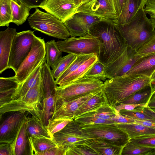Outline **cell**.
I'll return each instance as SVG.
<instances>
[{
  "mask_svg": "<svg viewBox=\"0 0 155 155\" xmlns=\"http://www.w3.org/2000/svg\"><path fill=\"white\" fill-rule=\"evenodd\" d=\"M146 0H126L121 13L113 21L118 25L128 23L144 4Z\"/></svg>",
  "mask_w": 155,
  "mask_h": 155,
  "instance_id": "obj_22",
  "label": "cell"
},
{
  "mask_svg": "<svg viewBox=\"0 0 155 155\" xmlns=\"http://www.w3.org/2000/svg\"><path fill=\"white\" fill-rule=\"evenodd\" d=\"M28 113L13 111L0 115V143H12Z\"/></svg>",
  "mask_w": 155,
  "mask_h": 155,
  "instance_id": "obj_12",
  "label": "cell"
},
{
  "mask_svg": "<svg viewBox=\"0 0 155 155\" xmlns=\"http://www.w3.org/2000/svg\"><path fill=\"white\" fill-rule=\"evenodd\" d=\"M106 19L83 12H76L64 23L71 36L81 37L88 34L91 26L99 21Z\"/></svg>",
  "mask_w": 155,
  "mask_h": 155,
  "instance_id": "obj_15",
  "label": "cell"
},
{
  "mask_svg": "<svg viewBox=\"0 0 155 155\" xmlns=\"http://www.w3.org/2000/svg\"><path fill=\"white\" fill-rule=\"evenodd\" d=\"M96 92L69 100H56L51 119L63 118L74 120L76 110Z\"/></svg>",
  "mask_w": 155,
  "mask_h": 155,
  "instance_id": "obj_17",
  "label": "cell"
},
{
  "mask_svg": "<svg viewBox=\"0 0 155 155\" xmlns=\"http://www.w3.org/2000/svg\"><path fill=\"white\" fill-rule=\"evenodd\" d=\"M15 90L14 88L0 91V105L11 100L12 96Z\"/></svg>",
  "mask_w": 155,
  "mask_h": 155,
  "instance_id": "obj_48",
  "label": "cell"
},
{
  "mask_svg": "<svg viewBox=\"0 0 155 155\" xmlns=\"http://www.w3.org/2000/svg\"><path fill=\"white\" fill-rule=\"evenodd\" d=\"M139 107L132 110H122L120 113L124 116L130 117L133 119L146 120L155 123V119L151 116L142 111L141 108Z\"/></svg>",
  "mask_w": 155,
  "mask_h": 155,
  "instance_id": "obj_39",
  "label": "cell"
},
{
  "mask_svg": "<svg viewBox=\"0 0 155 155\" xmlns=\"http://www.w3.org/2000/svg\"><path fill=\"white\" fill-rule=\"evenodd\" d=\"M76 56L74 54H68L61 58L54 67L52 69V73L54 79L58 78L65 71L75 59Z\"/></svg>",
  "mask_w": 155,
  "mask_h": 155,
  "instance_id": "obj_35",
  "label": "cell"
},
{
  "mask_svg": "<svg viewBox=\"0 0 155 155\" xmlns=\"http://www.w3.org/2000/svg\"><path fill=\"white\" fill-rule=\"evenodd\" d=\"M98 60L97 55L93 54L87 60L82 64L72 74L58 84L59 86H63L73 83L84 78L85 75Z\"/></svg>",
  "mask_w": 155,
  "mask_h": 155,
  "instance_id": "obj_25",
  "label": "cell"
},
{
  "mask_svg": "<svg viewBox=\"0 0 155 155\" xmlns=\"http://www.w3.org/2000/svg\"><path fill=\"white\" fill-rule=\"evenodd\" d=\"M80 127L83 130L93 138L116 146L123 147L130 140L128 134L116 124L80 125Z\"/></svg>",
  "mask_w": 155,
  "mask_h": 155,
  "instance_id": "obj_6",
  "label": "cell"
},
{
  "mask_svg": "<svg viewBox=\"0 0 155 155\" xmlns=\"http://www.w3.org/2000/svg\"><path fill=\"white\" fill-rule=\"evenodd\" d=\"M144 9L155 29V0H146Z\"/></svg>",
  "mask_w": 155,
  "mask_h": 155,
  "instance_id": "obj_45",
  "label": "cell"
},
{
  "mask_svg": "<svg viewBox=\"0 0 155 155\" xmlns=\"http://www.w3.org/2000/svg\"><path fill=\"white\" fill-rule=\"evenodd\" d=\"M30 30L16 33L13 39L8 62V68L16 73L30 51L35 37Z\"/></svg>",
  "mask_w": 155,
  "mask_h": 155,
  "instance_id": "obj_8",
  "label": "cell"
},
{
  "mask_svg": "<svg viewBox=\"0 0 155 155\" xmlns=\"http://www.w3.org/2000/svg\"><path fill=\"white\" fill-rule=\"evenodd\" d=\"M73 120L66 118H58L51 120L49 119L45 126L49 134L52 139L53 135L63 128L70 121Z\"/></svg>",
  "mask_w": 155,
  "mask_h": 155,
  "instance_id": "obj_38",
  "label": "cell"
},
{
  "mask_svg": "<svg viewBox=\"0 0 155 155\" xmlns=\"http://www.w3.org/2000/svg\"><path fill=\"white\" fill-rule=\"evenodd\" d=\"M45 56L47 63L53 69L62 57V51L54 40L45 42Z\"/></svg>",
  "mask_w": 155,
  "mask_h": 155,
  "instance_id": "obj_30",
  "label": "cell"
},
{
  "mask_svg": "<svg viewBox=\"0 0 155 155\" xmlns=\"http://www.w3.org/2000/svg\"><path fill=\"white\" fill-rule=\"evenodd\" d=\"M151 84L153 92H155V80L151 81Z\"/></svg>",
  "mask_w": 155,
  "mask_h": 155,
  "instance_id": "obj_56",
  "label": "cell"
},
{
  "mask_svg": "<svg viewBox=\"0 0 155 155\" xmlns=\"http://www.w3.org/2000/svg\"><path fill=\"white\" fill-rule=\"evenodd\" d=\"M94 138L88 135L81 128L80 125L73 120L62 130L55 133L52 140L58 147L66 148L85 144Z\"/></svg>",
  "mask_w": 155,
  "mask_h": 155,
  "instance_id": "obj_10",
  "label": "cell"
},
{
  "mask_svg": "<svg viewBox=\"0 0 155 155\" xmlns=\"http://www.w3.org/2000/svg\"><path fill=\"white\" fill-rule=\"evenodd\" d=\"M86 144L94 150L98 155H121L123 147L95 138L90 140Z\"/></svg>",
  "mask_w": 155,
  "mask_h": 155,
  "instance_id": "obj_26",
  "label": "cell"
},
{
  "mask_svg": "<svg viewBox=\"0 0 155 155\" xmlns=\"http://www.w3.org/2000/svg\"><path fill=\"white\" fill-rule=\"evenodd\" d=\"M10 1L12 13V22L18 26L22 25L28 17L31 8L18 0Z\"/></svg>",
  "mask_w": 155,
  "mask_h": 155,
  "instance_id": "obj_28",
  "label": "cell"
},
{
  "mask_svg": "<svg viewBox=\"0 0 155 155\" xmlns=\"http://www.w3.org/2000/svg\"><path fill=\"white\" fill-rule=\"evenodd\" d=\"M115 110V116L111 118L110 120L117 124L134 123V120L133 119L130 117L123 115Z\"/></svg>",
  "mask_w": 155,
  "mask_h": 155,
  "instance_id": "obj_47",
  "label": "cell"
},
{
  "mask_svg": "<svg viewBox=\"0 0 155 155\" xmlns=\"http://www.w3.org/2000/svg\"><path fill=\"white\" fill-rule=\"evenodd\" d=\"M98 155V154L86 144L80 146L66 148L65 155Z\"/></svg>",
  "mask_w": 155,
  "mask_h": 155,
  "instance_id": "obj_40",
  "label": "cell"
},
{
  "mask_svg": "<svg viewBox=\"0 0 155 155\" xmlns=\"http://www.w3.org/2000/svg\"><path fill=\"white\" fill-rule=\"evenodd\" d=\"M30 141L33 155H39L51 148L58 147L51 138H40Z\"/></svg>",
  "mask_w": 155,
  "mask_h": 155,
  "instance_id": "obj_33",
  "label": "cell"
},
{
  "mask_svg": "<svg viewBox=\"0 0 155 155\" xmlns=\"http://www.w3.org/2000/svg\"><path fill=\"white\" fill-rule=\"evenodd\" d=\"M28 117H26L23 121L15 139L11 143L12 155H33L27 130Z\"/></svg>",
  "mask_w": 155,
  "mask_h": 155,
  "instance_id": "obj_18",
  "label": "cell"
},
{
  "mask_svg": "<svg viewBox=\"0 0 155 155\" xmlns=\"http://www.w3.org/2000/svg\"><path fill=\"white\" fill-rule=\"evenodd\" d=\"M0 143V155H12L11 144Z\"/></svg>",
  "mask_w": 155,
  "mask_h": 155,
  "instance_id": "obj_51",
  "label": "cell"
},
{
  "mask_svg": "<svg viewBox=\"0 0 155 155\" xmlns=\"http://www.w3.org/2000/svg\"><path fill=\"white\" fill-rule=\"evenodd\" d=\"M78 12L85 13L105 19L113 20L118 17L114 0H92L80 6L77 10L76 12Z\"/></svg>",
  "mask_w": 155,
  "mask_h": 155,
  "instance_id": "obj_16",
  "label": "cell"
},
{
  "mask_svg": "<svg viewBox=\"0 0 155 155\" xmlns=\"http://www.w3.org/2000/svg\"><path fill=\"white\" fill-rule=\"evenodd\" d=\"M155 53V35L141 47L136 54L143 56Z\"/></svg>",
  "mask_w": 155,
  "mask_h": 155,
  "instance_id": "obj_44",
  "label": "cell"
},
{
  "mask_svg": "<svg viewBox=\"0 0 155 155\" xmlns=\"http://www.w3.org/2000/svg\"><path fill=\"white\" fill-rule=\"evenodd\" d=\"M103 81L84 77L63 86L57 87V99L69 100L95 92L102 89Z\"/></svg>",
  "mask_w": 155,
  "mask_h": 155,
  "instance_id": "obj_9",
  "label": "cell"
},
{
  "mask_svg": "<svg viewBox=\"0 0 155 155\" xmlns=\"http://www.w3.org/2000/svg\"><path fill=\"white\" fill-rule=\"evenodd\" d=\"M126 0H114L116 10L118 16L122 10Z\"/></svg>",
  "mask_w": 155,
  "mask_h": 155,
  "instance_id": "obj_52",
  "label": "cell"
},
{
  "mask_svg": "<svg viewBox=\"0 0 155 155\" xmlns=\"http://www.w3.org/2000/svg\"><path fill=\"white\" fill-rule=\"evenodd\" d=\"M27 130L30 140L43 138L52 139L41 120L36 116L28 117Z\"/></svg>",
  "mask_w": 155,
  "mask_h": 155,
  "instance_id": "obj_23",
  "label": "cell"
},
{
  "mask_svg": "<svg viewBox=\"0 0 155 155\" xmlns=\"http://www.w3.org/2000/svg\"><path fill=\"white\" fill-rule=\"evenodd\" d=\"M155 72V53L140 58L124 75H141L150 78Z\"/></svg>",
  "mask_w": 155,
  "mask_h": 155,
  "instance_id": "obj_20",
  "label": "cell"
},
{
  "mask_svg": "<svg viewBox=\"0 0 155 155\" xmlns=\"http://www.w3.org/2000/svg\"><path fill=\"white\" fill-rule=\"evenodd\" d=\"M66 150L64 147H55L41 153L39 155H65Z\"/></svg>",
  "mask_w": 155,
  "mask_h": 155,
  "instance_id": "obj_49",
  "label": "cell"
},
{
  "mask_svg": "<svg viewBox=\"0 0 155 155\" xmlns=\"http://www.w3.org/2000/svg\"><path fill=\"white\" fill-rule=\"evenodd\" d=\"M19 83L15 76L8 78L0 77V91L16 89Z\"/></svg>",
  "mask_w": 155,
  "mask_h": 155,
  "instance_id": "obj_43",
  "label": "cell"
},
{
  "mask_svg": "<svg viewBox=\"0 0 155 155\" xmlns=\"http://www.w3.org/2000/svg\"><path fill=\"white\" fill-rule=\"evenodd\" d=\"M129 141L140 146L155 148V135L137 137L130 139Z\"/></svg>",
  "mask_w": 155,
  "mask_h": 155,
  "instance_id": "obj_42",
  "label": "cell"
},
{
  "mask_svg": "<svg viewBox=\"0 0 155 155\" xmlns=\"http://www.w3.org/2000/svg\"><path fill=\"white\" fill-rule=\"evenodd\" d=\"M45 58L21 83L19 84L12 96V100H15L24 96L31 88L35 87L40 80L42 66Z\"/></svg>",
  "mask_w": 155,
  "mask_h": 155,
  "instance_id": "obj_21",
  "label": "cell"
},
{
  "mask_svg": "<svg viewBox=\"0 0 155 155\" xmlns=\"http://www.w3.org/2000/svg\"><path fill=\"white\" fill-rule=\"evenodd\" d=\"M84 77L94 78L105 81L107 79L105 66L99 61H97L85 74Z\"/></svg>",
  "mask_w": 155,
  "mask_h": 155,
  "instance_id": "obj_37",
  "label": "cell"
},
{
  "mask_svg": "<svg viewBox=\"0 0 155 155\" xmlns=\"http://www.w3.org/2000/svg\"><path fill=\"white\" fill-rule=\"evenodd\" d=\"M151 82L150 78L143 75H124L107 79L102 90L107 104L114 108Z\"/></svg>",
  "mask_w": 155,
  "mask_h": 155,
  "instance_id": "obj_2",
  "label": "cell"
},
{
  "mask_svg": "<svg viewBox=\"0 0 155 155\" xmlns=\"http://www.w3.org/2000/svg\"><path fill=\"white\" fill-rule=\"evenodd\" d=\"M134 119V123H137L147 127L155 128V123L147 121Z\"/></svg>",
  "mask_w": 155,
  "mask_h": 155,
  "instance_id": "obj_53",
  "label": "cell"
},
{
  "mask_svg": "<svg viewBox=\"0 0 155 155\" xmlns=\"http://www.w3.org/2000/svg\"><path fill=\"white\" fill-rule=\"evenodd\" d=\"M88 34L99 39L98 60L105 66L116 60L127 46L117 24L113 20L106 19L95 23L90 28Z\"/></svg>",
  "mask_w": 155,
  "mask_h": 155,
  "instance_id": "obj_1",
  "label": "cell"
},
{
  "mask_svg": "<svg viewBox=\"0 0 155 155\" xmlns=\"http://www.w3.org/2000/svg\"><path fill=\"white\" fill-rule=\"evenodd\" d=\"M62 52L75 55L94 54H99L100 43L96 37L89 34L78 37H72L56 42Z\"/></svg>",
  "mask_w": 155,
  "mask_h": 155,
  "instance_id": "obj_7",
  "label": "cell"
},
{
  "mask_svg": "<svg viewBox=\"0 0 155 155\" xmlns=\"http://www.w3.org/2000/svg\"><path fill=\"white\" fill-rule=\"evenodd\" d=\"M42 94L40 80L24 96L11 100L0 105V114L13 111L28 112L41 120L39 107L42 100Z\"/></svg>",
  "mask_w": 155,
  "mask_h": 155,
  "instance_id": "obj_5",
  "label": "cell"
},
{
  "mask_svg": "<svg viewBox=\"0 0 155 155\" xmlns=\"http://www.w3.org/2000/svg\"><path fill=\"white\" fill-rule=\"evenodd\" d=\"M21 3L31 8L39 7L45 0H18Z\"/></svg>",
  "mask_w": 155,
  "mask_h": 155,
  "instance_id": "obj_50",
  "label": "cell"
},
{
  "mask_svg": "<svg viewBox=\"0 0 155 155\" xmlns=\"http://www.w3.org/2000/svg\"><path fill=\"white\" fill-rule=\"evenodd\" d=\"M12 22L10 0H0V26L8 27Z\"/></svg>",
  "mask_w": 155,
  "mask_h": 155,
  "instance_id": "obj_36",
  "label": "cell"
},
{
  "mask_svg": "<svg viewBox=\"0 0 155 155\" xmlns=\"http://www.w3.org/2000/svg\"><path fill=\"white\" fill-rule=\"evenodd\" d=\"M92 0H83L82 1H81V5H81L89 3Z\"/></svg>",
  "mask_w": 155,
  "mask_h": 155,
  "instance_id": "obj_57",
  "label": "cell"
},
{
  "mask_svg": "<svg viewBox=\"0 0 155 155\" xmlns=\"http://www.w3.org/2000/svg\"><path fill=\"white\" fill-rule=\"evenodd\" d=\"M30 27L48 36L64 40L71 35L64 23L48 12L38 8L28 18Z\"/></svg>",
  "mask_w": 155,
  "mask_h": 155,
  "instance_id": "obj_4",
  "label": "cell"
},
{
  "mask_svg": "<svg viewBox=\"0 0 155 155\" xmlns=\"http://www.w3.org/2000/svg\"><path fill=\"white\" fill-rule=\"evenodd\" d=\"M107 104V102L102 90L98 91L78 108L74 114V119L93 109Z\"/></svg>",
  "mask_w": 155,
  "mask_h": 155,
  "instance_id": "obj_24",
  "label": "cell"
},
{
  "mask_svg": "<svg viewBox=\"0 0 155 155\" xmlns=\"http://www.w3.org/2000/svg\"><path fill=\"white\" fill-rule=\"evenodd\" d=\"M144 4L128 23L117 24L127 46L137 51L155 35V29L145 12Z\"/></svg>",
  "mask_w": 155,
  "mask_h": 155,
  "instance_id": "obj_3",
  "label": "cell"
},
{
  "mask_svg": "<svg viewBox=\"0 0 155 155\" xmlns=\"http://www.w3.org/2000/svg\"><path fill=\"white\" fill-rule=\"evenodd\" d=\"M115 115V110L114 108L107 104L93 109L79 117H92L110 120Z\"/></svg>",
  "mask_w": 155,
  "mask_h": 155,
  "instance_id": "obj_32",
  "label": "cell"
},
{
  "mask_svg": "<svg viewBox=\"0 0 155 155\" xmlns=\"http://www.w3.org/2000/svg\"><path fill=\"white\" fill-rule=\"evenodd\" d=\"M147 106V104H130L120 103L114 106V108L118 112L122 110H132L140 107H145Z\"/></svg>",
  "mask_w": 155,
  "mask_h": 155,
  "instance_id": "obj_46",
  "label": "cell"
},
{
  "mask_svg": "<svg viewBox=\"0 0 155 155\" xmlns=\"http://www.w3.org/2000/svg\"><path fill=\"white\" fill-rule=\"evenodd\" d=\"M44 39L35 36L31 50L19 67L15 76L19 84L23 81L45 59Z\"/></svg>",
  "mask_w": 155,
  "mask_h": 155,
  "instance_id": "obj_11",
  "label": "cell"
},
{
  "mask_svg": "<svg viewBox=\"0 0 155 155\" xmlns=\"http://www.w3.org/2000/svg\"><path fill=\"white\" fill-rule=\"evenodd\" d=\"M93 54L76 55V58L65 71L55 80L57 85L67 77L73 73L83 62Z\"/></svg>",
  "mask_w": 155,
  "mask_h": 155,
  "instance_id": "obj_34",
  "label": "cell"
},
{
  "mask_svg": "<svg viewBox=\"0 0 155 155\" xmlns=\"http://www.w3.org/2000/svg\"><path fill=\"white\" fill-rule=\"evenodd\" d=\"M79 0V1H83V0Z\"/></svg>",
  "mask_w": 155,
  "mask_h": 155,
  "instance_id": "obj_59",
  "label": "cell"
},
{
  "mask_svg": "<svg viewBox=\"0 0 155 155\" xmlns=\"http://www.w3.org/2000/svg\"><path fill=\"white\" fill-rule=\"evenodd\" d=\"M154 92L151 83L137 91L121 103L130 104H147Z\"/></svg>",
  "mask_w": 155,
  "mask_h": 155,
  "instance_id": "obj_29",
  "label": "cell"
},
{
  "mask_svg": "<svg viewBox=\"0 0 155 155\" xmlns=\"http://www.w3.org/2000/svg\"><path fill=\"white\" fill-rule=\"evenodd\" d=\"M150 79L151 81L155 80V72L151 76V78H150Z\"/></svg>",
  "mask_w": 155,
  "mask_h": 155,
  "instance_id": "obj_58",
  "label": "cell"
},
{
  "mask_svg": "<svg viewBox=\"0 0 155 155\" xmlns=\"http://www.w3.org/2000/svg\"><path fill=\"white\" fill-rule=\"evenodd\" d=\"M147 106L151 108H155V92L153 93L148 101Z\"/></svg>",
  "mask_w": 155,
  "mask_h": 155,
  "instance_id": "obj_55",
  "label": "cell"
},
{
  "mask_svg": "<svg viewBox=\"0 0 155 155\" xmlns=\"http://www.w3.org/2000/svg\"><path fill=\"white\" fill-rule=\"evenodd\" d=\"M142 111L155 119V108H151L147 106L142 107Z\"/></svg>",
  "mask_w": 155,
  "mask_h": 155,
  "instance_id": "obj_54",
  "label": "cell"
},
{
  "mask_svg": "<svg viewBox=\"0 0 155 155\" xmlns=\"http://www.w3.org/2000/svg\"><path fill=\"white\" fill-rule=\"evenodd\" d=\"M116 124L128 134L130 139L141 136L155 135V128L139 124L130 123Z\"/></svg>",
  "mask_w": 155,
  "mask_h": 155,
  "instance_id": "obj_27",
  "label": "cell"
},
{
  "mask_svg": "<svg viewBox=\"0 0 155 155\" xmlns=\"http://www.w3.org/2000/svg\"><path fill=\"white\" fill-rule=\"evenodd\" d=\"M81 5L78 0H45L39 7L64 23L76 13Z\"/></svg>",
  "mask_w": 155,
  "mask_h": 155,
  "instance_id": "obj_14",
  "label": "cell"
},
{
  "mask_svg": "<svg viewBox=\"0 0 155 155\" xmlns=\"http://www.w3.org/2000/svg\"><path fill=\"white\" fill-rule=\"evenodd\" d=\"M155 155V148L140 146L129 141L123 147L121 155Z\"/></svg>",
  "mask_w": 155,
  "mask_h": 155,
  "instance_id": "obj_31",
  "label": "cell"
},
{
  "mask_svg": "<svg viewBox=\"0 0 155 155\" xmlns=\"http://www.w3.org/2000/svg\"><path fill=\"white\" fill-rule=\"evenodd\" d=\"M74 120L80 125L100 124H117L111 120L101 119L92 117H78L75 118Z\"/></svg>",
  "mask_w": 155,
  "mask_h": 155,
  "instance_id": "obj_41",
  "label": "cell"
},
{
  "mask_svg": "<svg viewBox=\"0 0 155 155\" xmlns=\"http://www.w3.org/2000/svg\"><path fill=\"white\" fill-rule=\"evenodd\" d=\"M137 51L127 46L124 52L116 60L105 66L107 79L124 75L142 56L136 54Z\"/></svg>",
  "mask_w": 155,
  "mask_h": 155,
  "instance_id": "obj_13",
  "label": "cell"
},
{
  "mask_svg": "<svg viewBox=\"0 0 155 155\" xmlns=\"http://www.w3.org/2000/svg\"><path fill=\"white\" fill-rule=\"evenodd\" d=\"M16 33L15 28H7L0 32V73L8 68L12 43Z\"/></svg>",
  "mask_w": 155,
  "mask_h": 155,
  "instance_id": "obj_19",
  "label": "cell"
}]
</instances>
